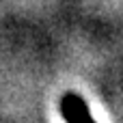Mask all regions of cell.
I'll return each mask as SVG.
<instances>
[{"mask_svg":"<svg viewBox=\"0 0 123 123\" xmlns=\"http://www.w3.org/2000/svg\"><path fill=\"white\" fill-rule=\"evenodd\" d=\"M61 112H63L67 123H95L91 112H89V108H86V104H84V99L80 95H76V93H67L63 97Z\"/></svg>","mask_w":123,"mask_h":123,"instance_id":"obj_1","label":"cell"}]
</instances>
